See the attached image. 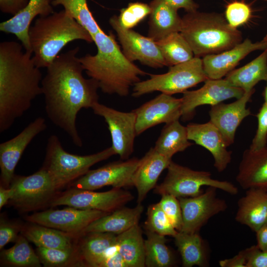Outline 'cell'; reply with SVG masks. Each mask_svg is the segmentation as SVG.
<instances>
[{"label":"cell","instance_id":"cell-1","mask_svg":"<svg viewBox=\"0 0 267 267\" xmlns=\"http://www.w3.org/2000/svg\"><path fill=\"white\" fill-rule=\"evenodd\" d=\"M77 46L59 54L46 68L41 86L45 111L50 121L65 132L73 143L83 146L76 119L82 109L91 108L98 102V83L85 78Z\"/></svg>","mask_w":267,"mask_h":267},{"label":"cell","instance_id":"cell-2","mask_svg":"<svg viewBox=\"0 0 267 267\" xmlns=\"http://www.w3.org/2000/svg\"><path fill=\"white\" fill-rule=\"evenodd\" d=\"M15 41L0 43V133L15 120L42 94V74L34 64L32 52L23 51Z\"/></svg>","mask_w":267,"mask_h":267},{"label":"cell","instance_id":"cell-3","mask_svg":"<svg viewBox=\"0 0 267 267\" xmlns=\"http://www.w3.org/2000/svg\"><path fill=\"white\" fill-rule=\"evenodd\" d=\"M115 38L111 32H98L93 37L97 53L79 58L87 75L98 83L103 92L126 96L131 87L140 81L139 76L148 74L126 57Z\"/></svg>","mask_w":267,"mask_h":267},{"label":"cell","instance_id":"cell-4","mask_svg":"<svg viewBox=\"0 0 267 267\" xmlns=\"http://www.w3.org/2000/svg\"><path fill=\"white\" fill-rule=\"evenodd\" d=\"M35 65L47 68L68 43L75 40L93 42L89 32L64 9L39 16L28 32Z\"/></svg>","mask_w":267,"mask_h":267},{"label":"cell","instance_id":"cell-5","mask_svg":"<svg viewBox=\"0 0 267 267\" xmlns=\"http://www.w3.org/2000/svg\"><path fill=\"white\" fill-rule=\"evenodd\" d=\"M181 19L180 33L194 56L219 53L242 42L241 32L231 26L222 14L197 10L187 12Z\"/></svg>","mask_w":267,"mask_h":267},{"label":"cell","instance_id":"cell-6","mask_svg":"<svg viewBox=\"0 0 267 267\" xmlns=\"http://www.w3.org/2000/svg\"><path fill=\"white\" fill-rule=\"evenodd\" d=\"M46 146L43 168L48 172L56 189L83 176L93 165L116 154L112 146L88 155L71 154L65 150L56 135L48 137Z\"/></svg>","mask_w":267,"mask_h":267},{"label":"cell","instance_id":"cell-7","mask_svg":"<svg viewBox=\"0 0 267 267\" xmlns=\"http://www.w3.org/2000/svg\"><path fill=\"white\" fill-rule=\"evenodd\" d=\"M148 75L149 79L134 85L132 94L133 97H138L155 91L171 95L183 93L209 79L203 68L202 59L196 56L169 67L166 73Z\"/></svg>","mask_w":267,"mask_h":267},{"label":"cell","instance_id":"cell-8","mask_svg":"<svg viewBox=\"0 0 267 267\" xmlns=\"http://www.w3.org/2000/svg\"><path fill=\"white\" fill-rule=\"evenodd\" d=\"M211 186L230 195L238 194V189L231 182L212 178L209 172L195 171L172 161L167 168V173L162 183L154 188L158 195L171 194L179 198L194 197L204 191L201 187Z\"/></svg>","mask_w":267,"mask_h":267},{"label":"cell","instance_id":"cell-9","mask_svg":"<svg viewBox=\"0 0 267 267\" xmlns=\"http://www.w3.org/2000/svg\"><path fill=\"white\" fill-rule=\"evenodd\" d=\"M132 193L122 188L97 192L75 188L66 191L51 202L52 206L65 205L80 209L95 210L110 213L134 199Z\"/></svg>","mask_w":267,"mask_h":267},{"label":"cell","instance_id":"cell-10","mask_svg":"<svg viewBox=\"0 0 267 267\" xmlns=\"http://www.w3.org/2000/svg\"><path fill=\"white\" fill-rule=\"evenodd\" d=\"M93 113L104 118L112 139V147L120 159H129L134 150L136 133V115L132 111L121 112L99 102L91 108Z\"/></svg>","mask_w":267,"mask_h":267},{"label":"cell","instance_id":"cell-11","mask_svg":"<svg viewBox=\"0 0 267 267\" xmlns=\"http://www.w3.org/2000/svg\"><path fill=\"white\" fill-rule=\"evenodd\" d=\"M217 190L209 186L197 196L178 198L182 216L181 231L199 232L211 218L226 210L227 204L217 196Z\"/></svg>","mask_w":267,"mask_h":267},{"label":"cell","instance_id":"cell-12","mask_svg":"<svg viewBox=\"0 0 267 267\" xmlns=\"http://www.w3.org/2000/svg\"><path fill=\"white\" fill-rule=\"evenodd\" d=\"M109 23L116 32L122 51L131 62L137 60L142 64L154 68H162L166 64L156 42L132 29L124 28L118 16L110 18Z\"/></svg>","mask_w":267,"mask_h":267},{"label":"cell","instance_id":"cell-13","mask_svg":"<svg viewBox=\"0 0 267 267\" xmlns=\"http://www.w3.org/2000/svg\"><path fill=\"white\" fill-rule=\"evenodd\" d=\"M139 161L137 158L121 160L89 170L75 181L74 187L94 190L106 186L122 188L133 186V176Z\"/></svg>","mask_w":267,"mask_h":267},{"label":"cell","instance_id":"cell-14","mask_svg":"<svg viewBox=\"0 0 267 267\" xmlns=\"http://www.w3.org/2000/svg\"><path fill=\"white\" fill-rule=\"evenodd\" d=\"M198 89L187 90L182 93L181 117L183 120L192 119L197 107L207 104L212 106L232 98L238 99L245 93L225 79H208Z\"/></svg>","mask_w":267,"mask_h":267},{"label":"cell","instance_id":"cell-15","mask_svg":"<svg viewBox=\"0 0 267 267\" xmlns=\"http://www.w3.org/2000/svg\"><path fill=\"white\" fill-rule=\"evenodd\" d=\"M46 128L45 119L37 117L17 135L0 144V178L4 185L10 184L15 167L24 151L33 139Z\"/></svg>","mask_w":267,"mask_h":267},{"label":"cell","instance_id":"cell-16","mask_svg":"<svg viewBox=\"0 0 267 267\" xmlns=\"http://www.w3.org/2000/svg\"><path fill=\"white\" fill-rule=\"evenodd\" d=\"M10 187L13 191L10 200L21 208L41 204L56 190L48 172L44 168L28 176H14Z\"/></svg>","mask_w":267,"mask_h":267},{"label":"cell","instance_id":"cell-17","mask_svg":"<svg viewBox=\"0 0 267 267\" xmlns=\"http://www.w3.org/2000/svg\"><path fill=\"white\" fill-rule=\"evenodd\" d=\"M109 214L95 210H84L71 207L34 214L27 218L34 223L63 232L83 233L84 229L96 219Z\"/></svg>","mask_w":267,"mask_h":267},{"label":"cell","instance_id":"cell-18","mask_svg":"<svg viewBox=\"0 0 267 267\" xmlns=\"http://www.w3.org/2000/svg\"><path fill=\"white\" fill-rule=\"evenodd\" d=\"M132 111L136 115L138 135L160 124L179 120L181 116V98L161 93Z\"/></svg>","mask_w":267,"mask_h":267},{"label":"cell","instance_id":"cell-19","mask_svg":"<svg viewBox=\"0 0 267 267\" xmlns=\"http://www.w3.org/2000/svg\"><path fill=\"white\" fill-rule=\"evenodd\" d=\"M255 91L245 92L235 101L226 104L221 102L211 106L209 112L210 121L220 131L227 146L234 143L236 131L242 121L251 114L246 108Z\"/></svg>","mask_w":267,"mask_h":267},{"label":"cell","instance_id":"cell-20","mask_svg":"<svg viewBox=\"0 0 267 267\" xmlns=\"http://www.w3.org/2000/svg\"><path fill=\"white\" fill-rule=\"evenodd\" d=\"M267 48V35L261 41L253 43L248 38L223 52L206 55L202 59L204 71L209 79H220L252 51Z\"/></svg>","mask_w":267,"mask_h":267},{"label":"cell","instance_id":"cell-21","mask_svg":"<svg viewBox=\"0 0 267 267\" xmlns=\"http://www.w3.org/2000/svg\"><path fill=\"white\" fill-rule=\"evenodd\" d=\"M188 138L203 147L212 154L214 166L219 172L224 171L231 160V151L219 129L210 121L203 124L189 123L187 126Z\"/></svg>","mask_w":267,"mask_h":267},{"label":"cell","instance_id":"cell-22","mask_svg":"<svg viewBox=\"0 0 267 267\" xmlns=\"http://www.w3.org/2000/svg\"><path fill=\"white\" fill-rule=\"evenodd\" d=\"M52 0H30L19 13L0 23V31L14 35L21 42L25 50L32 52L28 36L31 23L37 16H46L54 12Z\"/></svg>","mask_w":267,"mask_h":267},{"label":"cell","instance_id":"cell-23","mask_svg":"<svg viewBox=\"0 0 267 267\" xmlns=\"http://www.w3.org/2000/svg\"><path fill=\"white\" fill-rule=\"evenodd\" d=\"M236 180L245 190L256 188L267 191V145L243 152Z\"/></svg>","mask_w":267,"mask_h":267},{"label":"cell","instance_id":"cell-24","mask_svg":"<svg viewBox=\"0 0 267 267\" xmlns=\"http://www.w3.org/2000/svg\"><path fill=\"white\" fill-rule=\"evenodd\" d=\"M172 161L171 158L159 153L154 147L140 159L133 178V186L137 193V203H141L148 193L155 188L159 176Z\"/></svg>","mask_w":267,"mask_h":267},{"label":"cell","instance_id":"cell-25","mask_svg":"<svg viewBox=\"0 0 267 267\" xmlns=\"http://www.w3.org/2000/svg\"><path fill=\"white\" fill-rule=\"evenodd\" d=\"M236 221L256 232L267 223V191L256 188L245 190L237 202Z\"/></svg>","mask_w":267,"mask_h":267},{"label":"cell","instance_id":"cell-26","mask_svg":"<svg viewBox=\"0 0 267 267\" xmlns=\"http://www.w3.org/2000/svg\"><path fill=\"white\" fill-rule=\"evenodd\" d=\"M149 5L151 11L149 15L148 37L157 42L172 33L180 32L182 19L178 10L164 0H152Z\"/></svg>","mask_w":267,"mask_h":267},{"label":"cell","instance_id":"cell-27","mask_svg":"<svg viewBox=\"0 0 267 267\" xmlns=\"http://www.w3.org/2000/svg\"><path fill=\"white\" fill-rule=\"evenodd\" d=\"M143 210L141 203H137L134 208L121 207L94 221L83 233L102 232L120 234L138 224Z\"/></svg>","mask_w":267,"mask_h":267},{"label":"cell","instance_id":"cell-28","mask_svg":"<svg viewBox=\"0 0 267 267\" xmlns=\"http://www.w3.org/2000/svg\"><path fill=\"white\" fill-rule=\"evenodd\" d=\"M174 238L181 258L183 267L209 266L208 249L199 232L178 231Z\"/></svg>","mask_w":267,"mask_h":267},{"label":"cell","instance_id":"cell-29","mask_svg":"<svg viewBox=\"0 0 267 267\" xmlns=\"http://www.w3.org/2000/svg\"><path fill=\"white\" fill-rule=\"evenodd\" d=\"M232 86L242 89L245 92L253 89L261 81L267 80V48L255 59L225 76Z\"/></svg>","mask_w":267,"mask_h":267},{"label":"cell","instance_id":"cell-30","mask_svg":"<svg viewBox=\"0 0 267 267\" xmlns=\"http://www.w3.org/2000/svg\"><path fill=\"white\" fill-rule=\"evenodd\" d=\"M116 247L128 267H144V240L138 224L117 235Z\"/></svg>","mask_w":267,"mask_h":267},{"label":"cell","instance_id":"cell-31","mask_svg":"<svg viewBox=\"0 0 267 267\" xmlns=\"http://www.w3.org/2000/svg\"><path fill=\"white\" fill-rule=\"evenodd\" d=\"M189 141L186 126L182 125L178 120L165 124L154 148L159 153L172 159L177 153L191 146L193 143Z\"/></svg>","mask_w":267,"mask_h":267},{"label":"cell","instance_id":"cell-32","mask_svg":"<svg viewBox=\"0 0 267 267\" xmlns=\"http://www.w3.org/2000/svg\"><path fill=\"white\" fill-rule=\"evenodd\" d=\"M86 234L81 245V256L89 266L98 267L109 251L116 246L117 235L102 232Z\"/></svg>","mask_w":267,"mask_h":267},{"label":"cell","instance_id":"cell-33","mask_svg":"<svg viewBox=\"0 0 267 267\" xmlns=\"http://www.w3.org/2000/svg\"><path fill=\"white\" fill-rule=\"evenodd\" d=\"M155 42L166 66L185 62L194 57L190 45L180 32L172 33Z\"/></svg>","mask_w":267,"mask_h":267},{"label":"cell","instance_id":"cell-34","mask_svg":"<svg viewBox=\"0 0 267 267\" xmlns=\"http://www.w3.org/2000/svg\"><path fill=\"white\" fill-rule=\"evenodd\" d=\"M144 240L145 266L147 267H170L175 258L166 244L165 236L145 230Z\"/></svg>","mask_w":267,"mask_h":267},{"label":"cell","instance_id":"cell-35","mask_svg":"<svg viewBox=\"0 0 267 267\" xmlns=\"http://www.w3.org/2000/svg\"><path fill=\"white\" fill-rule=\"evenodd\" d=\"M25 237L38 247L72 248L71 238L63 231L35 223L24 231Z\"/></svg>","mask_w":267,"mask_h":267},{"label":"cell","instance_id":"cell-36","mask_svg":"<svg viewBox=\"0 0 267 267\" xmlns=\"http://www.w3.org/2000/svg\"><path fill=\"white\" fill-rule=\"evenodd\" d=\"M51 4L53 6L62 5L69 15L89 32L92 39L102 30L90 12L87 0H52Z\"/></svg>","mask_w":267,"mask_h":267},{"label":"cell","instance_id":"cell-37","mask_svg":"<svg viewBox=\"0 0 267 267\" xmlns=\"http://www.w3.org/2000/svg\"><path fill=\"white\" fill-rule=\"evenodd\" d=\"M7 263L18 267H40V260L29 245L27 239L19 236L13 246L1 253Z\"/></svg>","mask_w":267,"mask_h":267},{"label":"cell","instance_id":"cell-38","mask_svg":"<svg viewBox=\"0 0 267 267\" xmlns=\"http://www.w3.org/2000/svg\"><path fill=\"white\" fill-rule=\"evenodd\" d=\"M144 227L145 230L173 237L178 232L171 223L159 203L148 206Z\"/></svg>","mask_w":267,"mask_h":267},{"label":"cell","instance_id":"cell-39","mask_svg":"<svg viewBox=\"0 0 267 267\" xmlns=\"http://www.w3.org/2000/svg\"><path fill=\"white\" fill-rule=\"evenodd\" d=\"M150 11V7L147 3L131 2L126 7L120 10L118 20L124 28L132 29L149 15Z\"/></svg>","mask_w":267,"mask_h":267},{"label":"cell","instance_id":"cell-40","mask_svg":"<svg viewBox=\"0 0 267 267\" xmlns=\"http://www.w3.org/2000/svg\"><path fill=\"white\" fill-rule=\"evenodd\" d=\"M158 202L174 227L181 231L182 227V211L178 198L171 194L161 195Z\"/></svg>","mask_w":267,"mask_h":267},{"label":"cell","instance_id":"cell-41","mask_svg":"<svg viewBox=\"0 0 267 267\" xmlns=\"http://www.w3.org/2000/svg\"><path fill=\"white\" fill-rule=\"evenodd\" d=\"M251 13V9L248 4L243 1L235 0L226 5L225 16L229 24L237 28L249 20Z\"/></svg>","mask_w":267,"mask_h":267},{"label":"cell","instance_id":"cell-42","mask_svg":"<svg viewBox=\"0 0 267 267\" xmlns=\"http://www.w3.org/2000/svg\"><path fill=\"white\" fill-rule=\"evenodd\" d=\"M37 253L40 261L48 266H59L65 264L72 257L73 248H46L38 247Z\"/></svg>","mask_w":267,"mask_h":267},{"label":"cell","instance_id":"cell-43","mask_svg":"<svg viewBox=\"0 0 267 267\" xmlns=\"http://www.w3.org/2000/svg\"><path fill=\"white\" fill-rule=\"evenodd\" d=\"M258 127L249 148L256 150L267 145V104L265 102L256 115Z\"/></svg>","mask_w":267,"mask_h":267},{"label":"cell","instance_id":"cell-44","mask_svg":"<svg viewBox=\"0 0 267 267\" xmlns=\"http://www.w3.org/2000/svg\"><path fill=\"white\" fill-rule=\"evenodd\" d=\"M242 251L246 260V267H267V250H261L255 245Z\"/></svg>","mask_w":267,"mask_h":267},{"label":"cell","instance_id":"cell-45","mask_svg":"<svg viewBox=\"0 0 267 267\" xmlns=\"http://www.w3.org/2000/svg\"><path fill=\"white\" fill-rule=\"evenodd\" d=\"M18 229L14 225L7 222L0 221V249H2L7 244L15 242L17 238Z\"/></svg>","mask_w":267,"mask_h":267},{"label":"cell","instance_id":"cell-46","mask_svg":"<svg viewBox=\"0 0 267 267\" xmlns=\"http://www.w3.org/2000/svg\"><path fill=\"white\" fill-rule=\"evenodd\" d=\"M30 0H0V10L13 16L17 14L28 4Z\"/></svg>","mask_w":267,"mask_h":267},{"label":"cell","instance_id":"cell-47","mask_svg":"<svg viewBox=\"0 0 267 267\" xmlns=\"http://www.w3.org/2000/svg\"><path fill=\"white\" fill-rule=\"evenodd\" d=\"M98 267H128V266L116 247L113 253L106 255Z\"/></svg>","mask_w":267,"mask_h":267},{"label":"cell","instance_id":"cell-48","mask_svg":"<svg viewBox=\"0 0 267 267\" xmlns=\"http://www.w3.org/2000/svg\"><path fill=\"white\" fill-rule=\"evenodd\" d=\"M169 5L178 10L183 8L187 12L197 10L198 4L193 0H164Z\"/></svg>","mask_w":267,"mask_h":267},{"label":"cell","instance_id":"cell-49","mask_svg":"<svg viewBox=\"0 0 267 267\" xmlns=\"http://www.w3.org/2000/svg\"><path fill=\"white\" fill-rule=\"evenodd\" d=\"M246 260L242 250L232 258L219 261L221 267H246Z\"/></svg>","mask_w":267,"mask_h":267},{"label":"cell","instance_id":"cell-50","mask_svg":"<svg viewBox=\"0 0 267 267\" xmlns=\"http://www.w3.org/2000/svg\"><path fill=\"white\" fill-rule=\"evenodd\" d=\"M257 246L262 250H267V223L256 232Z\"/></svg>","mask_w":267,"mask_h":267},{"label":"cell","instance_id":"cell-51","mask_svg":"<svg viewBox=\"0 0 267 267\" xmlns=\"http://www.w3.org/2000/svg\"><path fill=\"white\" fill-rule=\"evenodd\" d=\"M13 191L10 187L6 189L2 186L0 187V208L5 205L12 197Z\"/></svg>","mask_w":267,"mask_h":267},{"label":"cell","instance_id":"cell-52","mask_svg":"<svg viewBox=\"0 0 267 267\" xmlns=\"http://www.w3.org/2000/svg\"><path fill=\"white\" fill-rule=\"evenodd\" d=\"M266 81H267V85H266V87H265V89L263 93V95H264V100H265L264 102L267 104V80Z\"/></svg>","mask_w":267,"mask_h":267},{"label":"cell","instance_id":"cell-53","mask_svg":"<svg viewBox=\"0 0 267 267\" xmlns=\"http://www.w3.org/2000/svg\"><path fill=\"white\" fill-rule=\"evenodd\" d=\"M265 0L266 1H267V0Z\"/></svg>","mask_w":267,"mask_h":267}]
</instances>
